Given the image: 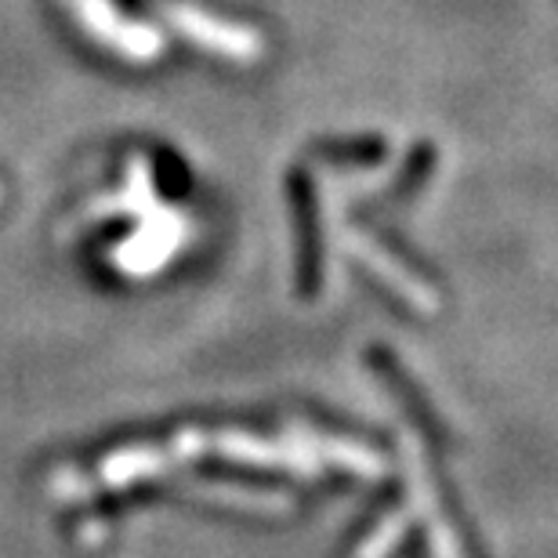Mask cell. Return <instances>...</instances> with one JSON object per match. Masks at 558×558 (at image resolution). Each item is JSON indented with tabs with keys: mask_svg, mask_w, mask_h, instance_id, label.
Masks as SVG:
<instances>
[{
	"mask_svg": "<svg viewBox=\"0 0 558 558\" xmlns=\"http://www.w3.org/2000/svg\"><path fill=\"white\" fill-rule=\"evenodd\" d=\"M167 19H171L182 33H189L193 40L204 44V48H215L221 54H229V59H236V62H251L254 54L262 51V40L254 37V33L240 29V26H226V22L199 15V11H193V8L167 4Z\"/></svg>",
	"mask_w": 558,
	"mask_h": 558,
	"instance_id": "cell-1",
	"label": "cell"
}]
</instances>
